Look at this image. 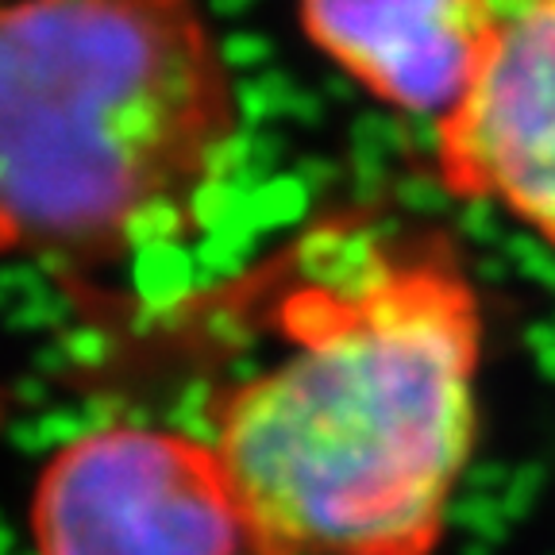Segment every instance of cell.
Wrapping results in <instances>:
<instances>
[{
    "label": "cell",
    "mask_w": 555,
    "mask_h": 555,
    "mask_svg": "<svg viewBox=\"0 0 555 555\" xmlns=\"http://www.w3.org/2000/svg\"><path fill=\"white\" fill-rule=\"evenodd\" d=\"M301 20L312 43L374 96L443 116L498 16L490 0H301Z\"/></svg>",
    "instance_id": "5"
},
{
    "label": "cell",
    "mask_w": 555,
    "mask_h": 555,
    "mask_svg": "<svg viewBox=\"0 0 555 555\" xmlns=\"http://www.w3.org/2000/svg\"><path fill=\"white\" fill-rule=\"evenodd\" d=\"M286 356L212 401L243 555H433L475 443L482 309L440 247L282 305Z\"/></svg>",
    "instance_id": "1"
},
{
    "label": "cell",
    "mask_w": 555,
    "mask_h": 555,
    "mask_svg": "<svg viewBox=\"0 0 555 555\" xmlns=\"http://www.w3.org/2000/svg\"><path fill=\"white\" fill-rule=\"evenodd\" d=\"M455 197L490 201L555 247V0L494 20L460 101L436 128Z\"/></svg>",
    "instance_id": "4"
},
{
    "label": "cell",
    "mask_w": 555,
    "mask_h": 555,
    "mask_svg": "<svg viewBox=\"0 0 555 555\" xmlns=\"http://www.w3.org/2000/svg\"><path fill=\"white\" fill-rule=\"evenodd\" d=\"M490 4H494V16H502V12L520 9V4H532V0H490Z\"/></svg>",
    "instance_id": "6"
},
{
    "label": "cell",
    "mask_w": 555,
    "mask_h": 555,
    "mask_svg": "<svg viewBox=\"0 0 555 555\" xmlns=\"http://www.w3.org/2000/svg\"><path fill=\"white\" fill-rule=\"evenodd\" d=\"M31 540L39 555H243L217 448L151 425L62 443L35 478Z\"/></svg>",
    "instance_id": "3"
},
{
    "label": "cell",
    "mask_w": 555,
    "mask_h": 555,
    "mask_svg": "<svg viewBox=\"0 0 555 555\" xmlns=\"http://www.w3.org/2000/svg\"><path fill=\"white\" fill-rule=\"evenodd\" d=\"M235 131L197 0H0V255L101 262L178 232Z\"/></svg>",
    "instance_id": "2"
}]
</instances>
